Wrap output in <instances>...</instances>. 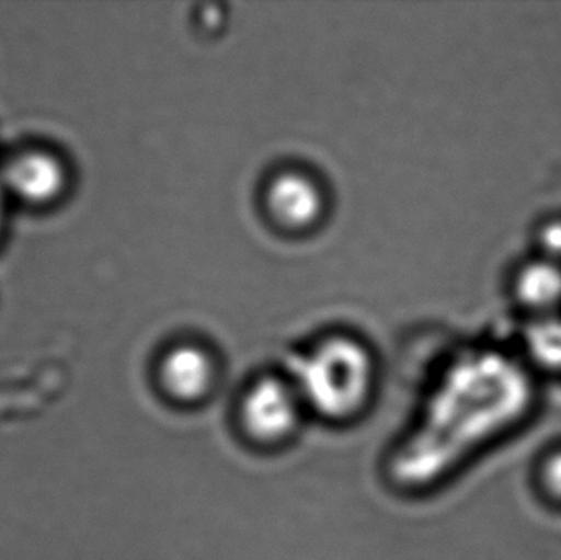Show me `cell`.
Listing matches in <instances>:
<instances>
[{"label":"cell","mask_w":561,"mask_h":560,"mask_svg":"<svg viewBox=\"0 0 561 560\" xmlns=\"http://www.w3.org/2000/svg\"><path fill=\"white\" fill-rule=\"evenodd\" d=\"M289 378L310 418L346 426L368 411L375 395V364L356 341L332 338L294 358Z\"/></svg>","instance_id":"6da1fadb"},{"label":"cell","mask_w":561,"mask_h":560,"mask_svg":"<svg viewBox=\"0 0 561 560\" xmlns=\"http://www.w3.org/2000/svg\"><path fill=\"white\" fill-rule=\"evenodd\" d=\"M309 418L289 377L266 375L253 381L236 408V424L247 443L279 449L299 434Z\"/></svg>","instance_id":"7a4b0ae2"},{"label":"cell","mask_w":561,"mask_h":560,"mask_svg":"<svg viewBox=\"0 0 561 560\" xmlns=\"http://www.w3.org/2000/svg\"><path fill=\"white\" fill-rule=\"evenodd\" d=\"M158 384L178 407H199L216 390V362L197 345H178L161 358Z\"/></svg>","instance_id":"3957f363"},{"label":"cell","mask_w":561,"mask_h":560,"mask_svg":"<svg viewBox=\"0 0 561 560\" xmlns=\"http://www.w3.org/2000/svg\"><path fill=\"white\" fill-rule=\"evenodd\" d=\"M68 183L65 164L53 153L28 150L7 161L0 178L3 193L28 206H46L61 196Z\"/></svg>","instance_id":"277c9868"},{"label":"cell","mask_w":561,"mask_h":560,"mask_svg":"<svg viewBox=\"0 0 561 560\" xmlns=\"http://www.w3.org/2000/svg\"><path fill=\"white\" fill-rule=\"evenodd\" d=\"M273 216L287 227L310 226L322 210V196L312 180L299 173L279 174L268 191Z\"/></svg>","instance_id":"5b68a950"},{"label":"cell","mask_w":561,"mask_h":560,"mask_svg":"<svg viewBox=\"0 0 561 560\" xmlns=\"http://www.w3.org/2000/svg\"><path fill=\"white\" fill-rule=\"evenodd\" d=\"M516 288L524 305L547 308L561 299V273L549 263L529 266L517 279Z\"/></svg>","instance_id":"8992f818"},{"label":"cell","mask_w":561,"mask_h":560,"mask_svg":"<svg viewBox=\"0 0 561 560\" xmlns=\"http://www.w3.org/2000/svg\"><path fill=\"white\" fill-rule=\"evenodd\" d=\"M546 242L547 249L556 250L557 242H560L561 253V222H550V226L546 229V236L542 237Z\"/></svg>","instance_id":"52a82bcc"},{"label":"cell","mask_w":561,"mask_h":560,"mask_svg":"<svg viewBox=\"0 0 561 560\" xmlns=\"http://www.w3.org/2000/svg\"><path fill=\"white\" fill-rule=\"evenodd\" d=\"M3 217H5V193L0 187V233H2Z\"/></svg>","instance_id":"ba28073f"}]
</instances>
